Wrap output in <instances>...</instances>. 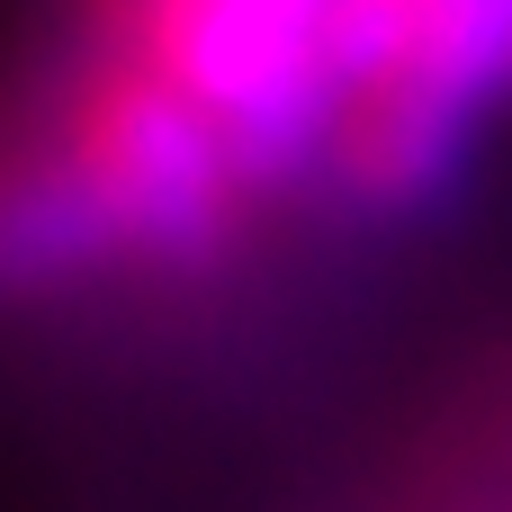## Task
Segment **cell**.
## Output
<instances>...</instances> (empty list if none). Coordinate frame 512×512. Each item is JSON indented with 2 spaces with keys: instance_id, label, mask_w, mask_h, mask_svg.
Returning a JSON list of instances; mask_svg holds the SVG:
<instances>
[{
  "instance_id": "1",
  "label": "cell",
  "mask_w": 512,
  "mask_h": 512,
  "mask_svg": "<svg viewBox=\"0 0 512 512\" xmlns=\"http://www.w3.org/2000/svg\"><path fill=\"white\" fill-rule=\"evenodd\" d=\"M342 9L351 0H99V36L216 117L252 198H288L333 171L351 126Z\"/></svg>"
},
{
  "instance_id": "3",
  "label": "cell",
  "mask_w": 512,
  "mask_h": 512,
  "mask_svg": "<svg viewBox=\"0 0 512 512\" xmlns=\"http://www.w3.org/2000/svg\"><path fill=\"white\" fill-rule=\"evenodd\" d=\"M126 261L117 216L99 207L90 171L72 162L63 126H27L0 144V306L54 297L90 270Z\"/></svg>"
},
{
  "instance_id": "2",
  "label": "cell",
  "mask_w": 512,
  "mask_h": 512,
  "mask_svg": "<svg viewBox=\"0 0 512 512\" xmlns=\"http://www.w3.org/2000/svg\"><path fill=\"white\" fill-rule=\"evenodd\" d=\"M54 126H63L72 162L90 171L99 207L117 216L126 261H144V270H207L234 243L243 207H261L234 144L216 135V117L108 36L72 72Z\"/></svg>"
}]
</instances>
